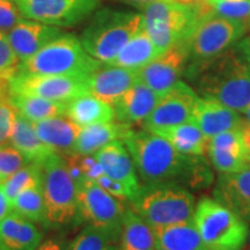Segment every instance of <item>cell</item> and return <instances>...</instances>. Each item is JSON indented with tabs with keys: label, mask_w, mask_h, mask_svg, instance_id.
Segmentation results:
<instances>
[{
	"label": "cell",
	"mask_w": 250,
	"mask_h": 250,
	"mask_svg": "<svg viewBox=\"0 0 250 250\" xmlns=\"http://www.w3.org/2000/svg\"><path fill=\"white\" fill-rule=\"evenodd\" d=\"M78 223L121 233L126 212L124 203L105 190L95 181L85 180L78 184Z\"/></svg>",
	"instance_id": "30bf717a"
},
{
	"label": "cell",
	"mask_w": 250,
	"mask_h": 250,
	"mask_svg": "<svg viewBox=\"0 0 250 250\" xmlns=\"http://www.w3.org/2000/svg\"><path fill=\"white\" fill-rule=\"evenodd\" d=\"M144 184L175 183L201 190L213 183V171L203 155H184L159 134L133 129L123 139Z\"/></svg>",
	"instance_id": "6da1fadb"
},
{
	"label": "cell",
	"mask_w": 250,
	"mask_h": 250,
	"mask_svg": "<svg viewBox=\"0 0 250 250\" xmlns=\"http://www.w3.org/2000/svg\"><path fill=\"white\" fill-rule=\"evenodd\" d=\"M11 94H26L52 101L68 102L88 93L85 76H34L17 74L8 81Z\"/></svg>",
	"instance_id": "7c38bea8"
},
{
	"label": "cell",
	"mask_w": 250,
	"mask_h": 250,
	"mask_svg": "<svg viewBox=\"0 0 250 250\" xmlns=\"http://www.w3.org/2000/svg\"><path fill=\"white\" fill-rule=\"evenodd\" d=\"M18 115V110L9 100V93L0 95V145L11 140Z\"/></svg>",
	"instance_id": "8d00e7d4"
},
{
	"label": "cell",
	"mask_w": 250,
	"mask_h": 250,
	"mask_svg": "<svg viewBox=\"0 0 250 250\" xmlns=\"http://www.w3.org/2000/svg\"><path fill=\"white\" fill-rule=\"evenodd\" d=\"M241 132L243 137V142L246 144L247 149H250V124L242 123Z\"/></svg>",
	"instance_id": "f6af8a7d"
},
{
	"label": "cell",
	"mask_w": 250,
	"mask_h": 250,
	"mask_svg": "<svg viewBox=\"0 0 250 250\" xmlns=\"http://www.w3.org/2000/svg\"><path fill=\"white\" fill-rule=\"evenodd\" d=\"M175 1L182 2V4L188 5H196V4H203V2H208L206 0H175Z\"/></svg>",
	"instance_id": "681fc988"
},
{
	"label": "cell",
	"mask_w": 250,
	"mask_h": 250,
	"mask_svg": "<svg viewBox=\"0 0 250 250\" xmlns=\"http://www.w3.org/2000/svg\"><path fill=\"white\" fill-rule=\"evenodd\" d=\"M0 34H4V33H1V31H0Z\"/></svg>",
	"instance_id": "9f6ffc18"
},
{
	"label": "cell",
	"mask_w": 250,
	"mask_h": 250,
	"mask_svg": "<svg viewBox=\"0 0 250 250\" xmlns=\"http://www.w3.org/2000/svg\"><path fill=\"white\" fill-rule=\"evenodd\" d=\"M24 19L55 27H73L92 15L99 0H14Z\"/></svg>",
	"instance_id": "8fae6325"
},
{
	"label": "cell",
	"mask_w": 250,
	"mask_h": 250,
	"mask_svg": "<svg viewBox=\"0 0 250 250\" xmlns=\"http://www.w3.org/2000/svg\"><path fill=\"white\" fill-rule=\"evenodd\" d=\"M123 1L130 2V4L140 6V7H142L143 5H146V4H148V2H152V1H156V0H123Z\"/></svg>",
	"instance_id": "c3c4849f"
},
{
	"label": "cell",
	"mask_w": 250,
	"mask_h": 250,
	"mask_svg": "<svg viewBox=\"0 0 250 250\" xmlns=\"http://www.w3.org/2000/svg\"><path fill=\"white\" fill-rule=\"evenodd\" d=\"M210 6V14L214 17L239 21L249 27L250 0H219Z\"/></svg>",
	"instance_id": "e575fe53"
},
{
	"label": "cell",
	"mask_w": 250,
	"mask_h": 250,
	"mask_svg": "<svg viewBox=\"0 0 250 250\" xmlns=\"http://www.w3.org/2000/svg\"><path fill=\"white\" fill-rule=\"evenodd\" d=\"M249 27L239 21H232L205 14L188 40V65L197 64L217 57L239 42Z\"/></svg>",
	"instance_id": "9c48e42d"
},
{
	"label": "cell",
	"mask_w": 250,
	"mask_h": 250,
	"mask_svg": "<svg viewBox=\"0 0 250 250\" xmlns=\"http://www.w3.org/2000/svg\"><path fill=\"white\" fill-rule=\"evenodd\" d=\"M246 162H247V166L250 167V149H248V152H247L246 154Z\"/></svg>",
	"instance_id": "f907efd6"
},
{
	"label": "cell",
	"mask_w": 250,
	"mask_h": 250,
	"mask_svg": "<svg viewBox=\"0 0 250 250\" xmlns=\"http://www.w3.org/2000/svg\"><path fill=\"white\" fill-rule=\"evenodd\" d=\"M236 46L239 48L240 51L242 52V55L245 56L247 62H248L250 65V35L243 36L242 39L236 43Z\"/></svg>",
	"instance_id": "ee69618b"
},
{
	"label": "cell",
	"mask_w": 250,
	"mask_h": 250,
	"mask_svg": "<svg viewBox=\"0 0 250 250\" xmlns=\"http://www.w3.org/2000/svg\"><path fill=\"white\" fill-rule=\"evenodd\" d=\"M40 184H42V166L27 164L2 183L1 188L8 201L12 203L21 191Z\"/></svg>",
	"instance_id": "836d02e7"
},
{
	"label": "cell",
	"mask_w": 250,
	"mask_h": 250,
	"mask_svg": "<svg viewBox=\"0 0 250 250\" xmlns=\"http://www.w3.org/2000/svg\"><path fill=\"white\" fill-rule=\"evenodd\" d=\"M131 130V124L114 121L87 125L81 127L73 153L81 155L95 154L103 146L114 140L123 142Z\"/></svg>",
	"instance_id": "cb8c5ba5"
},
{
	"label": "cell",
	"mask_w": 250,
	"mask_h": 250,
	"mask_svg": "<svg viewBox=\"0 0 250 250\" xmlns=\"http://www.w3.org/2000/svg\"><path fill=\"white\" fill-rule=\"evenodd\" d=\"M142 28V13L102 8L94 12L80 41L87 54L94 59L110 62Z\"/></svg>",
	"instance_id": "277c9868"
},
{
	"label": "cell",
	"mask_w": 250,
	"mask_h": 250,
	"mask_svg": "<svg viewBox=\"0 0 250 250\" xmlns=\"http://www.w3.org/2000/svg\"><path fill=\"white\" fill-rule=\"evenodd\" d=\"M78 159H79V164L83 173L85 175L86 180L96 181L100 176L104 175L103 168L101 164H100L96 156L94 154L90 155H81L78 154Z\"/></svg>",
	"instance_id": "60d3db41"
},
{
	"label": "cell",
	"mask_w": 250,
	"mask_h": 250,
	"mask_svg": "<svg viewBox=\"0 0 250 250\" xmlns=\"http://www.w3.org/2000/svg\"><path fill=\"white\" fill-rule=\"evenodd\" d=\"M8 92V80L0 78V95H4Z\"/></svg>",
	"instance_id": "bcb514c9"
},
{
	"label": "cell",
	"mask_w": 250,
	"mask_h": 250,
	"mask_svg": "<svg viewBox=\"0 0 250 250\" xmlns=\"http://www.w3.org/2000/svg\"><path fill=\"white\" fill-rule=\"evenodd\" d=\"M37 134L45 145L58 154H73L81 127L66 115L34 123Z\"/></svg>",
	"instance_id": "603a6c76"
},
{
	"label": "cell",
	"mask_w": 250,
	"mask_h": 250,
	"mask_svg": "<svg viewBox=\"0 0 250 250\" xmlns=\"http://www.w3.org/2000/svg\"><path fill=\"white\" fill-rule=\"evenodd\" d=\"M184 76L201 98L242 112L250 104V65L236 43L217 57L187 65Z\"/></svg>",
	"instance_id": "7a4b0ae2"
},
{
	"label": "cell",
	"mask_w": 250,
	"mask_h": 250,
	"mask_svg": "<svg viewBox=\"0 0 250 250\" xmlns=\"http://www.w3.org/2000/svg\"><path fill=\"white\" fill-rule=\"evenodd\" d=\"M95 182L98 183L103 190H105L108 193H110V195L116 197V198L122 199V201L132 202L133 199L136 198L134 193L131 191L125 184L120 182V181L111 179V177L107 176L105 174L102 175V176H100Z\"/></svg>",
	"instance_id": "ab89813d"
},
{
	"label": "cell",
	"mask_w": 250,
	"mask_h": 250,
	"mask_svg": "<svg viewBox=\"0 0 250 250\" xmlns=\"http://www.w3.org/2000/svg\"><path fill=\"white\" fill-rule=\"evenodd\" d=\"M197 99L198 95L191 86L179 81L161 96L151 114L142 122L143 129L155 133L166 127L190 122Z\"/></svg>",
	"instance_id": "4fadbf2b"
},
{
	"label": "cell",
	"mask_w": 250,
	"mask_h": 250,
	"mask_svg": "<svg viewBox=\"0 0 250 250\" xmlns=\"http://www.w3.org/2000/svg\"><path fill=\"white\" fill-rule=\"evenodd\" d=\"M248 241H249V245H250V230H249V234H248Z\"/></svg>",
	"instance_id": "f5cc1de1"
},
{
	"label": "cell",
	"mask_w": 250,
	"mask_h": 250,
	"mask_svg": "<svg viewBox=\"0 0 250 250\" xmlns=\"http://www.w3.org/2000/svg\"><path fill=\"white\" fill-rule=\"evenodd\" d=\"M65 115L80 127L115 120V111L112 105L95 98L89 93L83 94L68 101Z\"/></svg>",
	"instance_id": "4316f807"
},
{
	"label": "cell",
	"mask_w": 250,
	"mask_h": 250,
	"mask_svg": "<svg viewBox=\"0 0 250 250\" xmlns=\"http://www.w3.org/2000/svg\"><path fill=\"white\" fill-rule=\"evenodd\" d=\"M27 164L24 156L12 144L0 145V186Z\"/></svg>",
	"instance_id": "d590c367"
},
{
	"label": "cell",
	"mask_w": 250,
	"mask_h": 250,
	"mask_svg": "<svg viewBox=\"0 0 250 250\" xmlns=\"http://www.w3.org/2000/svg\"><path fill=\"white\" fill-rule=\"evenodd\" d=\"M120 234L87 225L71 242L70 250H118Z\"/></svg>",
	"instance_id": "1f68e13d"
},
{
	"label": "cell",
	"mask_w": 250,
	"mask_h": 250,
	"mask_svg": "<svg viewBox=\"0 0 250 250\" xmlns=\"http://www.w3.org/2000/svg\"><path fill=\"white\" fill-rule=\"evenodd\" d=\"M161 96L142 81H137L112 104L115 118L121 123H142L151 114Z\"/></svg>",
	"instance_id": "44dd1931"
},
{
	"label": "cell",
	"mask_w": 250,
	"mask_h": 250,
	"mask_svg": "<svg viewBox=\"0 0 250 250\" xmlns=\"http://www.w3.org/2000/svg\"><path fill=\"white\" fill-rule=\"evenodd\" d=\"M155 133L167 140L181 154L204 155L208 151V139L191 121L166 127Z\"/></svg>",
	"instance_id": "f1b7e54d"
},
{
	"label": "cell",
	"mask_w": 250,
	"mask_h": 250,
	"mask_svg": "<svg viewBox=\"0 0 250 250\" xmlns=\"http://www.w3.org/2000/svg\"><path fill=\"white\" fill-rule=\"evenodd\" d=\"M211 11L208 2L188 5L175 0H156L142 6L143 29L161 54L188 42L197 24Z\"/></svg>",
	"instance_id": "3957f363"
},
{
	"label": "cell",
	"mask_w": 250,
	"mask_h": 250,
	"mask_svg": "<svg viewBox=\"0 0 250 250\" xmlns=\"http://www.w3.org/2000/svg\"><path fill=\"white\" fill-rule=\"evenodd\" d=\"M247 152L241 127L219 133L208 142L211 165L219 173H233L246 168Z\"/></svg>",
	"instance_id": "ac0fdd59"
},
{
	"label": "cell",
	"mask_w": 250,
	"mask_h": 250,
	"mask_svg": "<svg viewBox=\"0 0 250 250\" xmlns=\"http://www.w3.org/2000/svg\"><path fill=\"white\" fill-rule=\"evenodd\" d=\"M132 206L152 228L193 221L195 197L189 189L175 183L144 184Z\"/></svg>",
	"instance_id": "5b68a950"
},
{
	"label": "cell",
	"mask_w": 250,
	"mask_h": 250,
	"mask_svg": "<svg viewBox=\"0 0 250 250\" xmlns=\"http://www.w3.org/2000/svg\"><path fill=\"white\" fill-rule=\"evenodd\" d=\"M249 29H250V21H249Z\"/></svg>",
	"instance_id": "11a10c76"
},
{
	"label": "cell",
	"mask_w": 250,
	"mask_h": 250,
	"mask_svg": "<svg viewBox=\"0 0 250 250\" xmlns=\"http://www.w3.org/2000/svg\"><path fill=\"white\" fill-rule=\"evenodd\" d=\"M19 65L20 61L9 44L6 34H0V78L11 80L17 76Z\"/></svg>",
	"instance_id": "74e56055"
},
{
	"label": "cell",
	"mask_w": 250,
	"mask_h": 250,
	"mask_svg": "<svg viewBox=\"0 0 250 250\" xmlns=\"http://www.w3.org/2000/svg\"><path fill=\"white\" fill-rule=\"evenodd\" d=\"M158 248V241L151 225L132 208H126L118 240V250H156Z\"/></svg>",
	"instance_id": "d4e9b609"
},
{
	"label": "cell",
	"mask_w": 250,
	"mask_h": 250,
	"mask_svg": "<svg viewBox=\"0 0 250 250\" xmlns=\"http://www.w3.org/2000/svg\"><path fill=\"white\" fill-rule=\"evenodd\" d=\"M12 212V205L11 202L8 201L6 197L4 190H2L1 186H0V221L2 219L7 217V215Z\"/></svg>",
	"instance_id": "7bdbcfd3"
},
{
	"label": "cell",
	"mask_w": 250,
	"mask_h": 250,
	"mask_svg": "<svg viewBox=\"0 0 250 250\" xmlns=\"http://www.w3.org/2000/svg\"><path fill=\"white\" fill-rule=\"evenodd\" d=\"M242 117V122L245 124H250V104L242 112H240Z\"/></svg>",
	"instance_id": "7dc6e473"
},
{
	"label": "cell",
	"mask_w": 250,
	"mask_h": 250,
	"mask_svg": "<svg viewBox=\"0 0 250 250\" xmlns=\"http://www.w3.org/2000/svg\"><path fill=\"white\" fill-rule=\"evenodd\" d=\"M161 52L152 42L151 37L145 30L140 29L138 33L125 44L116 57L107 64L138 71L148 62L160 56Z\"/></svg>",
	"instance_id": "83f0119b"
},
{
	"label": "cell",
	"mask_w": 250,
	"mask_h": 250,
	"mask_svg": "<svg viewBox=\"0 0 250 250\" xmlns=\"http://www.w3.org/2000/svg\"><path fill=\"white\" fill-rule=\"evenodd\" d=\"M193 224L210 250H241L248 240V224L214 198L197 203Z\"/></svg>",
	"instance_id": "ba28073f"
},
{
	"label": "cell",
	"mask_w": 250,
	"mask_h": 250,
	"mask_svg": "<svg viewBox=\"0 0 250 250\" xmlns=\"http://www.w3.org/2000/svg\"><path fill=\"white\" fill-rule=\"evenodd\" d=\"M9 100L19 114L33 123L62 116L66 111L67 102L52 101L40 96L9 93Z\"/></svg>",
	"instance_id": "4dcf8cb0"
},
{
	"label": "cell",
	"mask_w": 250,
	"mask_h": 250,
	"mask_svg": "<svg viewBox=\"0 0 250 250\" xmlns=\"http://www.w3.org/2000/svg\"><path fill=\"white\" fill-rule=\"evenodd\" d=\"M107 176L125 184L137 197L140 188L134 164L126 146L121 140L107 144L94 154Z\"/></svg>",
	"instance_id": "ffe728a7"
},
{
	"label": "cell",
	"mask_w": 250,
	"mask_h": 250,
	"mask_svg": "<svg viewBox=\"0 0 250 250\" xmlns=\"http://www.w3.org/2000/svg\"><path fill=\"white\" fill-rule=\"evenodd\" d=\"M9 142L21 152L28 164L42 165L50 155L55 153L41 140L33 122L21 116L20 114L18 115Z\"/></svg>",
	"instance_id": "484cf974"
},
{
	"label": "cell",
	"mask_w": 250,
	"mask_h": 250,
	"mask_svg": "<svg viewBox=\"0 0 250 250\" xmlns=\"http://www.w3.org/2000/svg\"><path fill=\"white\" fill-rule=\"evenodd\" d=\"M71 243L62 236H51L41 242L36 250H70Z\"/></svg>",
	"instance_id": "b9f144b4"
},
{
	"label": "cell",
	"mask_w": 250,
	"mask_h": 250,
	"mask_svg": "<svg viewBox=\"0 0 250 250\" xmlns=\"http://www.w3.org/2000/svg\"><path fill=\"white\" fill-rule=\"evenodd\" d=\"M41 166L45 208L43 225L58 229L73 221L78 223V188L68 174L64 158L54 153Z\"/></svg>",
	"instance_id": "52a82bcc"
},
{
	"label": "cell",
	"mask_w": 250,
	"mask_h": 250,
	"mask_svg": "<svg viewBox=\"0 0 250 250\" xmlns=\"http://www.w3.org/2000/svg\"><path fill=\"white\" fill-rule=\"evenodd\" d=\"M206 1H208V5H212V4H214V2L219 1V0H206Z\"/></svg>",
	"instance_id": "816d5d0a"
},
{
	"label": "cell",
	"mask_w": 250,
	"mask_h": 250,
	"mask_svg": "<svg viewBox=\"0 0 250 250\" xmlns=\"http://www.w3.org/2000/svg\"><path fill=\"white\" fill-rule=\"evenodd\" d=\"M42 239L33 221L13 211L0 221V250H36Z\"/></svg>",
	"instance_id": "7402d4cb"
},
{
	"label": "cell",
	"mask_w": 250,
	"mask_h": 250,
	"mask_svg": "<svg viewBox=\"0 0 250 250\" xmlns=\"http://www.w3.org/2000/svg\"><path fill=\"white\" fill-rule=\"evenodd\" d=\"M101 64L87 54L78 37L62 33L29 59L21 62L17 74L88 77Z\"/></svg>",
	"instance_id": "8992f818"
},
{
	"label": "cell",
	"mask_w": 250,
	"mask_h": 250,
	"mask_svg": "<svg viewBox=\"0 0 250 250\" xmlns=\"http://www.w3.org/2000/svg\"><path fill=\"white\" fill-rule=\"evenodd\" d=\"M213 198L250 224V167L233 173H219Z\"/></svg>",
	"instance_id": "9a60e30c"
},
{
	"label": "cell",
	"mask_w": 250,
	"mask_h": 250,
	"mask_svg": "<svg viewBox=\"0 0 250 250\" xmlns=\"http://www.w3.org/2000/svg\"><path fill=\"white\" fill-rule=\"evenodd\" d=\"M156 250H165V249H162V248H158Z\"/></svg>",
	"instance_id": "db71d44e"
},
{
	"label": "cell",
	"mask_w": 250,
	"mask_h": 250,
	"mask_svg": "<svg viewBox=\"0 0 250 250\" xmlns=\"http://www.w3.org/2000/svg\"><path fill=\"white\" fill-rule=\"evenodd\" d=\"M189 52L187 42L179 43L137 71L138 80L162 96L181 81L186 72Z\"/></svg>",
	"instance_id": "5bb4252c"
},
{
	"label": "cell",
	"mask_w": 250,
	"mask_h": 250,
	"mask_svg": "<svg viewBox=\"0 0 250 250\" xmlns=\"http://www.w3.org/2000/svg\"><path fill=\"white\" fill-rule=\"evenodd\" d=\"M23 19L14 0H0V31L1 33L6 34Z\"/></svg>",
	"instance_id": "f35d334b"
},
{
	"label": "cell",
	"mask_w": 250,
	"mask_h": 250,
	"mask_svg": "<svg viewBox=\"0 0 250 250\" xmlns=\"http://www.w3.org/2000/svg\"><path fill=\"white\" fill-rule=\"evenodd\" d=\"M137 81V71L102 62L87 77V86L89 94L112 105Z\"/></svg>",
	"instance_id": "2e32d148"
},
{
	"label": "cell",
	"mask_w": 250,
	"mask_h": 250,
	"mask_svg": "<svg viewBox=\"0 0 250 250\" xmlns=\"http://www.w3.org/2000/svg\"><path fill=\"white\" fill-rule=\"evenodd\" d=\"M153 229L159 248L165 250H210L202 240L193 221Z\"/></svg>",
	"instance_id": "f546056e"
},
{
	"label": "cell",
	"mask_w": 250,
	"mask_h": 250,
	"mask_svg": "<svg viewBox=\"0 0 250 250\" xmlns=\"http://www.w3.org/2000/svg\"><path fill=\"white\" fill-rule=\"evenodd\" d=\"M12 211L33 223L44 224V197H43L42 184L30 187L21 191L11 203Z\"/></svg>",
	"instance_id": "d6a6232c"
},
{
	"label": "cell",
	"mask_w": 250,
	"mask_h": 250,
	"mask_svg": "<svg viewBox=\"0 0 250 250\" xmlns=\"http://www.w3.org/2000/svg\"><path fill=\"white\" fill-rule=\"evenodd\" d=\"M62 34V30L59 27L23 19L6 33V37L21 62L29 59Z\"/></svg>",
	"instance_id": "e0dca14e"
},
{
	"label": "cell",
	"mask_w": 250,
	"mask_h": 250,
	"mask_svg": "<svg viewBox=\"0 0 250 250\" xmlns=\"http://www.w3.org/2000/svg\"><path fill=\"white\" fill-rule=\"evenodd\" d=\"M191 122L208 139L225 131L239 129L242 125L240 112L215 100L198 96L193 107Z\"/></svg>",
	"instance_id": "d6986e66"
}]
</instances>
